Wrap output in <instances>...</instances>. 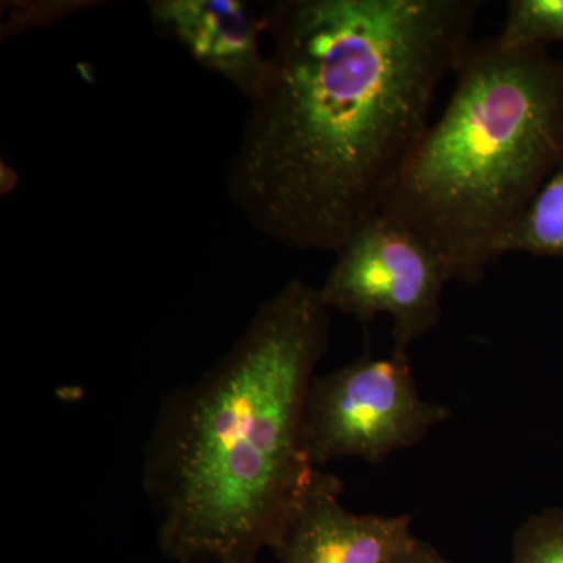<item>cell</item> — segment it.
Returning <instances> with one entry per match:
<instances>
[{
    "instance_id": "obj_7",
    "label": "cell",
    "mask_w": 563,
    "mask_h": 563,
    "mask_svg": "<svg viewBox=\"0 0 563 563\" xmlns=\"http://www.w3.org/2000/svg\"><path fill=\"white\" fill-rule=\"evenodd\" d=\"M147 9L155 31L203 69L228 80L250 103L261 95L272 62L262 51L265 9L258 14L243 0H152Z\"/></svg>"
},
{
    "instance_id": "obj_8",
    "label": "cell",
    "mask_w": 563,
    "mask_h": 563,
    "mask_svg": "<svg viewBox=\"0 0 563 563\" xmlns=\"http://www.w3.org/2000/svg\"><path fill=\"white\" fill-rule=\"evenodd\" d=\"M510 252L563 257V161L499 243L498 257Z\"/></svg>"
},
{
    "instance_id": "obj_10",
    "label": "cell",
    "mask_w": 563,
    "mask_h": 563,
    "mask_svg": "<svg viewBox=\"0 0 563 563\" xmlns=\"http://www.w3.org/2000/svg\"><path fill=\"white\" fill-rule=\"evenodd\" d=\"M512 563H563V507L532 515L517 529Z\"/></svg>"
},
{
    "instance_id": "obj_5",
    "label": "cell",
    "mask_w": 563,
    "mask_h": 563,
    "mask_svg": "<svg viewBox=\"0 0 563 563\" xmlns=\"http://www.w3.org/2000/svg\"><path fill=\"white\" fill-rule=\"evenodd\" d=\"M320 287L325 306L361 322L391 320L393 351L409 354L439 325L450 272L440 255L409 228L377 213L336 252Z\"/></svg>"
},
{
    "instance_id": "obj_1",
    "label": "cell",
    "mask_w": 563,
    "mask_h": 563,
    "mask_svg": "<svg viewBox=\"0 0 563 563\" xmlns=\"http://www.w3.org/2000/svg\"><path fill=\"white\" fill-rule=\"evenodd\" d=\"M481 0H282L225 190L255 232L336 252L383 210L472 46Z\"/></svg>"
},
{
    "instance_id": "obj_6",
    "label": "cell",
    "mask_w": 563,
    "mask_h": 563,
    "mask_svg": "<svg viewBox=\"0 0 563 563\" xmlns=\"http://www.w3.org/2000/svg\"><path fill=\"white\" fill-rule=\"evenodd\" d=\"M343 484L317 468L269 540L280 563H391L417 540L412 517L354 514Z\"/></svg>"
},
{
    "instance_id": "obj_4",
    "label": "cell",
    "mask_w": 563,
    "mask_h": 563,
    "mask_svg": "<svg viewBox=\"0 0 563 563\" xmlns=\"http://www.w3.org/2000/svg\"><path fill=\"white\" fill-rule=\"evenodd\" d=\"M450 417L448 407L421 398L409 354H365L313 377L307 393L303 444L314 468L339 459L377 465L417 446Z\"/></svg>"
},
{
    "instance_id": "obj_2",
    "label": "cell",
    "mask_w": 563,
    "mask_h": 563,
    "mask_svg": "<svg viewBox=\"0 0 563 563\" xmlns=\"http://www.w3.org/2000/svg\"><path fill=\"white\" fill-rule=\"evenodd\" d=\"M320 288L287 282L231 350L163 398L144 444L157 543L176 563H257L314 472L307 393L329 347Z\"/></svg>"
},
{
    "instance_id": "obj_11",
    "label": "cell",
    "mask_w": 563,
    "mask_h": 563,
    "mask_svg": "<svg viewBox=\"0 0 563 563\" xmlns=\"http://www.w3.org/2000/svg\"><path fill=\"white\" fill-rule=\"evenodd\" d=\"M391 563H455L440 554L432 544L417 539L406 551H402Z\"/></svg>"
},
{
    "instance_id": "obj_9",
    "label": "cell",
    "mask_w": 563,
    "mask_h": 563,
    "mask_svg": "<svg viewBox=\"0 0 563 563\" xmlns=\"http://www.w3.org/2000/svg\"><path fill=\"white\" fill-rule=\"evenodd\" d=\"M496 43L504 49H531L563 43V0H510Z\"/></svg>"
},
{
    "instance_id": "obj_3",
    "label": "cell",
    "mask_w": 563,
    "mask_h": 563,
    "mask_svg": "<svg viewBox=\"0 0 563 563\" xmlns=\"http://www.w3.org/2000/svg\"><path fill=\"white\" fill-rule=\"evenodd\" d=\"M446 109L429 125L380 213L476 284L563 161V62L547 47L472 43Z\"/></svg>"
}]
</instances>
